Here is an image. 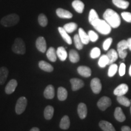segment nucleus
I'll return each mask as SVG.
<instances>
[{
    "mask_svg": "<svg viewBox=\"0 0 131 131\" xmlns=\"http://www.w3.org/2000/svg\"><path fill=\"white\" fill-rule=\"evenodd\" d=\"M103 18L112 28H117L121 24L119 15L112 9L106 10L103 14Z\"/></svg>",
    "mask_w": 131,
    "mask_h": 131,
    "instance_id": "nucleus-1",
    "label": "nucleus"
},
{
    "mask_svg": "<svg viewBox=\"0 0 131 131\" xmlns=\"http://www.w3.org/2000/svg\"><path fill=\"white\" fill-rule=\"evenodd\" d=\"M91 24L98 32L103 35H108L111 32V26L103 19H96Z\"/></svg>",
    "mask_w": 131,
    "mask_h": 131,
    "instance_id": "nucleus-2",
    "label": "nucleus"
},
{
    "mask_svg": "<svg viewBox=\"0 0 131 131\" xmlns=\"http://www.w3.org/2000/svg\"><path fill=\"white\" fill-rule=\"evenodd\" d=\"M19 16L16 14H12L4 16L1 19V25L6 27H12L19 23Z\"/></svg>",
    "mask_w": 131,
    "mask_h": 131,
    "instance_id": "nucleus-3",
    "label": "nucleus"
},
{
    "mask_svg": "<svg viewBox=\"0 0 131 131\" xmlns=\"http://www.w3.org/2000/svg\"><path fill=\"white\" fill-rule=\"evenodd\" d=\"M12 51L16 54L24 55L26 53V49L25 42L21 38L15 39L12 47Z\"/></svg>",
    "mask_w": 131,
    "mask_h": 131,
    "instance_id": "nucleus-4",
    "label": "nucleus"
},
{
    "mask_svg": "<svg viewBox=\"0 0 131 131\" xmlns=\"http://www.w3.org/2000/svg\"><path fill=\"white\" fill-rule=\"evenodd\" d=\"M127 49H128V45H127V40H122L118 43L117 52L118 53V56L122 59H124L127 57Z\"/></svg>",
    "mask_w": 131,
    "mask_h": 131,
    "instance_id": "nucleus-5",
    "label": "nucleus"
},
{
    "mask_svg": "<svg viewBox=\"0 0 131 131\" xmlns=\"http://www.w3.org/2000/svg\"><path fill=\"white\" fill-rule=\"evenodd\" d=\"M27 105V100L24 96H21L16 101L15 112L18 115H20L24 112Z\"/></svg>",
    "mask_w": 131,
    "mask_h": 131,
    "instance_id": "nucleus-6",
    "label": "nucleus"
},
{
    "mask_svg": "<svg viewBox=\"0 0 131 131\" xmlns=\"http://www.w3.org/2000/svg\"><path fill=\"white\" fill-rule=\"evenodd\" d=\"M112 104V101L110 98L108 96H103L99 100L97 103L98 108L101 111H105Z\"/></svg>",
    "mask_w": 131,
    "mask_h": 131,
    "instance_id": "nucleus-7",
    "label": "nucleus"
},
{
    "mask_svg": "<svg viewBox=\"0 0 131 131\" xmlns=\"http://www.w3.org/2000/svg\"><path fill=\"white\" fill-rule=\"evenodd\" d=\"M91 88L94 94H99L102 89V84L100 80L98 78H93L91 82Z\"/></svg>",
    "mask_w": 131,
    "mask_h": 131,
    "instance_id": "nucleus-8",
    "label": "nucleus"
},
{
    "mask_svg": "<svg viewBox=\"0 0 131 131\" xmlns=\"http://www.w3.org/2000/svg\"><path fill=\"white\" fill-rule=\"evenodd\" d=\"M36 47L39 51L45 53L46 51L47 45L45 38L43 37H38L36 40Z\"/></svg>",
    "mask_w": 131,
    "mask_h": 131,
    "instance_id": "nucleus-9",
    "label": "nucleus"
},
{
    "mask_svg": "<svg viewBox=\"0 0 131 131\" xmlns=\"http://www.w3.org/2000/svg\"><path fill=\"white\" fill-rule=\"evenodd\" d=\"M70 82L71 83L72 89L73 91H78L84 86V83L83 80L79 79V78H72L70 79Z\"/></svg>",
    "mask_w": 131,
    "mask_h": 131,
    "instance_id": "nucleus-10",
    "label": "nucleus"
},
{
    "mask_svg": "<svg viewBox=\"0 0 131 131\" xmlns=\"http://www.w3.org/2000/svg\"><path fill=\"white\" fill-rule=\"evenodd\" d=\"M129 90L128 86L126 84H121L115 88L114 91V94L115 95L122 96L124 95Z\"/></svg>",
    "mask_w": 131,
    "mask_h": 131,
    "instance_id": "nucleus-11",
    "label": "nucleus"
},
{
    "mask_svg": "<svg viewBox=\"0 0 131 131\" xmlns=\"http://www.w3.org/2000/svg\"><path fill=\"white\" fill-rule=\"evenodd\" d=\"M18 86L17 81L15 79H12L10 81L5 88V92L7 94H12L15 91Z\"/></svg>",
    "mask_w": 131,
    "mask_h": 131,
    "instance_id": "nucleus-12",
    "label": "nucleus"
},
{
    "mask_svg": "<svg viewBox=\"0 0 131 131\" xmlns=\"http://www.w3.org/2000/svg\"><path fill=\"white\" fill-rule=\"evenodd\" d=\"M78 114L81 119H84L88 115V108L84 103H80L78 106Z\"/></svg>",
    "mask_w": 131,
    "mask_h": 131,
    "instance_id": "nucleus-13",
    "label": "nucleus"
},
{
    "mask_svg": "<svg viewBox=\"0 0 131 131\" xmlns=\"http://www.w3.org/2000/svg\"><path fill=\"white\" fill-rule=\"evenodd\" d=\"M56 14L58 17L61 18L70 19L72 18L73 16L72 14L70 13L69 11L61 9V8H58L56 10Z\"/></svg>",
    "mask_w": 131,
    "mask_h": 131,
    "instance_id": "nucleus-14",
    "label": "nucleus"
},
{
    "mask_svg": "<svg viewBox=\"0 0 131 131\" xmlns=\"http://www.w3.org/2000/svg\"><path fill=\"white\" fill-rule=\"evenodd\" d=\"M77 72L81 76L86 78L91 77L92 73L91 69L89 67L85 66H81L78 67L77 69Z\"/></svg>",
    "mask_w": 131,
    "mask_h": 131,
    "instance_id": "nucleus-15",
    "label": "nucleus"
},
{
    "mask_svg": "<svg viewBox=\"0 0 131 131\" xmlns=\"http://www.w3.org/2000/svg\"><path fill=\"white\" fill-rule=\"evenodd\" d=\"M44 96L47 99H53L55 96V88L52 85H48L44 91Z\"/></svg>",
    "mask_w": 131,
    "mask_h": 131,
    "instance_id": "nucleus-16",
    "label": "nucleus"
},
{
    "mask_svg": "<svg viewBox=\"0 0 131 131\" xmlns=\"http://www.w3.org/2000/svg\"><path fill=\"white\" fill-rule=\"evenodd\" d=\"M106 55H107L108 58H109V65L112 64L114 63L115 61H117L118 57H119L118 52L113 49L109 50V51L107 52Z\"/></svg>",
    "mask_w": 131,
    "mask_h": 131,
    "instance_id": "nucleus-17",
    "label": "nucleus"
},
{
    "mask_svg": "<svg viewBox=\"0 0 131 131\" xmlns=\"http://www.w3.org/2000/svg\"><path fill=\"white\" fill-rule=\"evenodd\" d=\"M99 126L103 131H115L114 126L107 121H100L99 123Z\"/></svg>",
    "mask_w": 131,
    "mask_h": 131,
    "instance_id": "nucleus-18",
    "label": "nucleus"
},
{
    "mask_svg": "<svg viewBox=\"0 0 131 131\" xmlns=\"http://www.w3.org/2000/svg\"><path fill=\"white\" fill-rule=\"evenodd\" d=\"M114 117L118 122H123L126 119V116L124 115L122 109L119 107H117L115 109Z\"/></svg>",
    "mask_w": 131,
    "mask_h": 131,
    "instance_id": "nucleus-19",
    "label": "nucleus"
},
{
    "mask_svg": "<svg viewBox=\"0 0 131 131\" xmlns=\"http://www.w3.org/2000/svg\"><path fill=\"white\" fill-rule=\"evenodd\" d=\"M72 7L76 12L82 14L84 9V4L80 0H74L72 3Z\"/></svg>",
    "mask_w": 131,
    "mask_h": 131,
    "instance_id": "nucleus-20",
    "label": "nucleus"
},
{
    "mask_svg": "<svg viewBox=\"0 0 131 131\" xmlns=\"http://www.w3.org/2000/svg\"><path fill=\"white\" fill-rule=\"evenodd\" d=\"M9 75V70L6 67L0 68V85H3L7 80Z\"/></svg>",
    "mask_w": 131,
    "mask_h": 131,
    "instance_id": "nucleus-21",
    "label": "nucleus"
},
{
    "mask_svg": "<svg viewBox=\"0 0 131 131\" xmlns=\"http://www.w3.org/2000/svg\"><path fill=\"white\" fill-rule=\"evenodd\" d=\"M46 56L47 58L52 62H55L57 59V54L55 49L53 47H49L46 52Z\"/></svg>",
    "mask_w": 131,
    "mask_h": 131,
    "instance_id": "nucleus-22",
    "label": "nucleus"
},
{
    "mask_svg": "<svg viewBox=\"0 0 131 131\" xmlns=\"http://www.w3.org/2000/svg\"><path fill=\"white\" fill-rule=\"evenodd\" d=\"M38 66L41 69L47 72H52L53 70V67L50 64L47 63L46 61H43V60L39 61Z\"/></svg>",
    "mask_w": 131,
    "mask_h": 131,
    "instance_id": "nucleus-23",
    "label": "nucleus"
},
{
    "mask_svg": "<svg viewBox=\"0 0 131 131\" xmlns=\"http://www.w3.org/2000/svg\"><path fill=\"white\" fill-rule=\"evenodd\" d=\"M58 29L59 32H60V35H61V37L63 38V40H64L68 44V45H72V41L71 37L69 35L68 33L64 30V29L63 27H59Z\"/></svg>",
    "mask_w": 131,
    "mask_h": 131,
    "instance_id": "nucleus-24",
    "label": "nucleus"
},
{
    "mask_svg": "<svg viewBox=\"0 0 131 131\" xmlns=\"http://www.w3.org/2000/svg\"><path fill=\"white\" fill-rule=\"evenodd\" d=\"M57 57L62 61H65L68 57V52H67L64 47L62 46L58 47L57 50Z\"/></svg>",
    "mask_w": 131,
    "mask_h": 131,
    "instance_id": "nucleus-25",
    "label": "nucleus"
},
{
    "mask_svg": "<svg viewBox=\"0 0 131 131\" xmlns=\"http://www.w3.org/2000/svg\"><path fill=\"white\" fill-rule=\"evenodd\" d=\"M70 119L68 115L63 116L60 123V127L63 130H67L70 127Z\"/></svg>",
    "mask_w": 131,
    "mask_h": 131,
    "instance_id": "nucleus-26",
    "label": "nucleus"
},
{
    "mask_svg": "<svg viewBox=\"0 0 131 131\" xmlns=\"http://www.w3.org/2000/svg\"><path fill=\"white\" fill-rule=\"evenodd\" d=\"M69 60L70 62L72 63H78L80 61V55L78 54V52L74 50V49H72L69 51Z\"/></svg>",
    "mask_w": 131,
    "mask_h": 131,
    "instance_id": "nucleus-27",
    "label": "nucleus"
},
{
    "mask_svg": "<svg viewBox=\"0 0 131 131\" xmlns=\"http://www.w3.org/2000/svg\"><path fill=\"white\" fill-rule=\"evenodd\" d=\"M78 35L81 39V41L83 42V45H88L90 41V39L88 35V34H87L86 32L83 30V29L80 28L78 30Z\"/></svg>",
    "mask_w": 131,
    "mask_h": 131,
    "instance_id": "nucleus-28",
    "label": "nucleus"
},
{
    "mask_svg": "<svg viewBox=\"0 0 131 131\" xmlns=\"http://www.w3.org/2000/svg\"><path fill=\"white\" fill-rule=\"evenodd\" d=\"M58 98L60 101H64L68 97V91L63 87H60L58 89Z\"/></svg>",
    "mask_w": 131,
    "mask_h": 131,
    "instance_id": "nucleus-29",
    "label": "nucleus"
},
{
    "mask_svg": "<svg viewBox=\"0 0 131 131\" xmlns=\"http://www.w3.org/2000/svg\"><path fill=\"white\" fill-rule=\"evenodd\" d=\"M112 3L115 6L123 9H127L129 6V3L126 0H112Z\"/></svg>",
    "mask_w": 131,
    "mask_h": 131,
    "instance_id": "nucleus-30",
    "label": "nucleus"
},
{
    "mask_svg": "<svg viewBox=\"0 0 131 131\" xmlns=\"http://www.w3.org/2000/svg\"><path fill=\"white\" fill-rule=\"evenodd\" d=\"M54 109L51 106H47L46 107L44 111V116L45 118L47 120L52 119V118L53 116Z\"/></svg>",
    "mask_w": 131,
    "mask_h": 131,
    "instance_id": "nucleus-31",
    "label": "nucleus"
},
{
    "mask_svg": "<svg viewBox=\"0 0 131 131\" xmlns=\"http://www.w3.org/2000/svg\"><path fill=\"white\" fill-rule=\"evenodd\" d=\"M117 100L118 102L123 106H126V107H129V106H130L131 101L129 100L128 98L124 96V95L118 96Z\"/></svg>",
    "mask_w": 131,
    "mask_h": 131,
    "instance_id": "nucleus-32",
    "label": "nucleus"
},
{
    "mask_svg": "<svg viewBox=\"0 0 131 131\" xmlns=\"http://www.w3.org/2000/svg\"><path fill=\"white\" fill-rule=\"evenodd\" d=\"M77 24L75 23H69L66 24L63 26V28L69 34V33H72L73 32H74L77 29Z\"/></svg>",
    "mask_w": 131,
    "mask_h": 131,
    "instance_id": "nucleus-33",
    "label": "nucleus"
},
{
    "mask_svg": "<svg viewBox=\"0 0 131 131\" xmlns=\"http://www.w3.org/2000/svg\"><path fill=\"white\" fill-rule=\"evenodd\" d=\"M98 65L100 68H104L107 65H109V58L106 55H103L99 60H98Z\"/></svg>",
    "mask_w": 131,
    "mask_h": 131,
    "instance_id": "nucleus-34",
    "label": "nucleus"
},
{
    "mask_svg": "<svg viewBox=\"0 0 131 131\" xmlns=\"http://www.w3.org/2000/svg\"><path fill=\"white\" fill-rule=\"evenodd\" d=\"M73 41H74L75 46L78 50H81L83 48V45H83V42L81 41L78 34H76L74 36V37H73Z\"/></svg>",
    "mask_w": 131,
    "mask_h": 131,
    "instance_id": "nucleus-35",
    "label": "nucleus"
},
{
    "mask_svg": "<svg viewBox=\"0 0 131 131\" xmlns=\"http://www.w3.org/2000/svg\"><path fill=\"white\" fill-rule=\"evenodd\" d=\"M38 23L42 27H46L48 24V19L45 14H41L38 16Z\"/></svg>",
    "mask_w": 131,
    "mask_h": 131,
    "instance_id": "nucleus-36",
    "label": "nucleus"
},
{
    "mask_svg": "<svg viewBox=\"0 0 131 131\" xmlns=\"http://www.w3.org/2000/svg\"><path fill=\"white\" fill-rule=\"evenodd\" d=\"M118 70V66L116 64H112L109 66V70H108V76L109 77H114L115 73H117Z\"/></svg>",
    "mask_w": 131,
    "mask_h": 131,
    "instance_id": "nucleus-37",
    "label": "nucleus"
},
{
    "mask_svg": "<svg viewBox=\"0 0 131 131\" xmlns=\"http://www.w3.org/2000/svg\"><path fill=\"white\" fill-rule=\"evenodd\" d=\"M98 19H99V16H98L97 13L94 9H91L90 10L89 15V21L90 23L92 24Z\"/></svg>",
    "mask_w": 131,
    "mask_h": 131,
    "instance_id": "nucleus-38",
    "label": "nucleus"
},
{
    "mask_svg": "<svg viewBox=\"0 0 131 131\" xmlns=\"http://www.w3.org/2000/svg\"><path fill=\"white\" fill-rule=\"evenodd\" d=\"M101 54V50L98 47H94L91 50V53H90V55H91V57L92 58L95 59L98 58L100 56Z\"/></svg>",
    "mask_w": 131,
    "mask_h": 131,
    "instance_id": "nucleus-39",
    "label": "nucleus"
},
{
    "mask_svg": "<svg viewBox=\"0 0 131 131\" xmlns=\"http://www.w3.org/2000/svg\"><path fill=\"white\" fill-rule=\"evenodd\" d=\"M88 35H89L90 41H91L92 42H95L98 40V35L94 31L89 30L88 32Z\"/></svg>",
    "mask_w": 131,
    "mask_h": 131,
    "instance_id": "nucleus-40",
    "label": "nucleus"
},
{
    "mask_svg": "<svg viewBox=\"0 0 131 131\" xmlns=\"http://www.w3.org/2000/svg\"><path fill=\"white\" fill-rule=\"evenodd\" d=\"M112 42V38H108L107 39H106V40L104 41V42H103V49H104V50H107L108 49H109V47H110Z\"/></svg>",
    "mask_w": 131,
    "mask_h": 131,
    "instance_id": "nucleus-41",
    "label": "nucleus"
},
{
    "mask_svg": "<svg viewBox=\"0 0 131 131\" xmlns=\"http://www.w3.org/2000/svg\"><path fill=\"white\" fill-rule=\"evenodd\" d=\"M122 16L126 21L128 23H131V13L127 12H122Z\"/></svg>",
    "mask_w": 131,
    "mask_h": 131,
    "instance_id": "nucleus-42",
    "label": "nucleus"
},
{
    "mask_svg": "<svg viewBox=\"0 0 131 131\" xmlns=\"http://www.w3.org/2000/svg\"><path fill=\"white\" fill-rule=\"evenodd\" d=\"M119 71V76L122 77L125 74V72H126V65L125 64L122 63H121L120 66H119V68L118 69Z\"/></svg>",
    "mask_w": 131,
    "mask_h": 131,
    "instance_id": "nucleus-43",
    "label": "nucleus"
},
{
    "mask_svg": "<svg viewBox=\"0 0 131 131\" xmlns=\"http://www.w3.org/2000/svg\"><path fill=\"white\" fill-rule=\"evenodd\" d=\"M122 131H131V129L127 126H123L122 127Z\"/></svg>",
    "mask_w": 131,
    "mask_h": 131,
    "instance_id": "nucleus-44",
    "label": "nucleus"
},
{
    "mask_svg": "<svg viewBox=\"0 0 131 131\" xmlns=\"http://www.w3.org/2000/svg\"><path fill=\"white\" fill-rule=\"evenodd\" d=\"M127 45H128V49L131 51V38H129L128 40H127Z\"/></svg>",
    "mask_w": 131,
    "mask_h": 131,
    "instance_id": "nucleus-45",
    "label": "nucleus"
},
{
    "mask_svg": "<svg viewBox=\"0 0 131 131\" xmlns=\"http://www.w3.org/2000/svg\"><path fill=\"white\" fill-rule=\"evenodd\" d=\"M30 131H40V130L38 127H32V128L30 130Z\"/></svg>",
    "mask_w": 131,
    "mask_h": 131,
    "instance_id": "nucleus-46",
    "label": "nucleus"
},
{
    "mask_svg": "<svg viewBox=\"0 0 131 131\" xmlns=\"http://www.w3.org/2000/svg\"><path fill=\"white\" fill-rule=\"evenodd\" d=\"M129 75L131 77V65L130 66V68H129Z\"/></svg>",
    "mask_w": 131,
    "mask_h": 131,
    "instance_id": "nucleus-47",
    "label": "nucleus"
},
{
    "mask_svg": "<svg viewBox=\"0 0 131 131\" xmlns=\"http://www.w3.org/2000/svg\"><path fill=\"white\" fill-rule=\"evenodd\" d=\"M130 114H131V106H130Z\"/></svg>",
    "mask_w": 131,
    "mask_h": 131,
    "instance_id": "nucleus-48",
    "label": "nucleus"
}]
</instances>
